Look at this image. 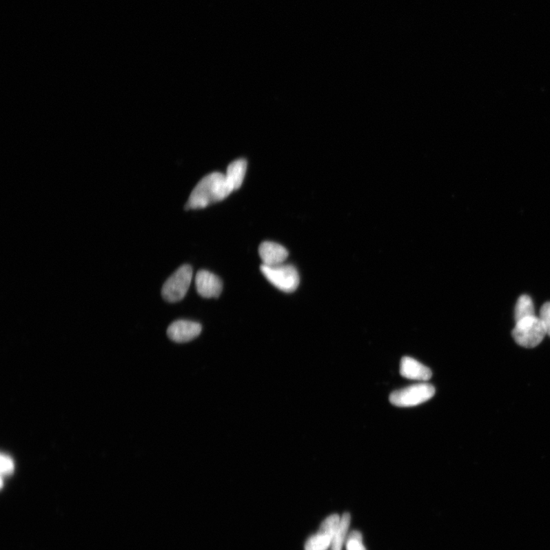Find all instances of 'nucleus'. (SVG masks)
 Instances as JSON below:
<instances>
[{
	"label": "nucleus",
	"mask_w": 550,
	"mask_h": 550,
	"mask_svg": "<svg viewBox=\"0 0 550 550\" xmlns=\"http://www.w3.org/2000/svg\"><path fill=\"white\" fill-rule=\"evenodd\" d=\"M540 318L544 324L547 335L550 336V302H547L542 306L540 312Z\"/></svg>",
	"instance_id": "obj_16"
},
{
	"label": "nucleus",
	"mask_w": 550,
	"mask_h": 550,
	"mask_svg": "<svg viewBox=\"0 0 550 550\" xmlns=\"http://www.w3.org/2000/svg\"><path fill=\"white\" fill-rule=\"evenodd\" d=\"M195 285L197 293L204 298L220 297L223 291V282L216 274L201 270L196 273Z\"/></svg>",
	"instance_id": "obj_8"
},
{
	"label": "nucleus",
	"mask_w": 550,
	"mask_h": 550,
	"mask_svg": "<svg viewBox=\"0 0 550 550\" xmlns=\"http://www.w3.org/2000/svg\"><path fill=\"white\" fill-rule=\"evenodd\" d=\"M1 474L3 476H10L14 471V462L12 458L7 455L2 454L1 458Z\"/></svg>",
	"instance_id": "obj_15"
},
{
	"label": "nucleus",
	"mask_w": 550,
	"mask_h": 550,
	"mask_svg": "<svg viewBox=\"0 0 550 550\" xmlns=\"http://www.w3.org/2000/svg\"><path fill=\"white\" fill-rule=\"evenodd\" d=\"M435 392V387L432 385L420 383L392 392L389 399L394 406L411 407L431 399Z\"/></svg>",
	"instance_id": "obj_5"
},
{
	"label": "nucleus",
	"mask_w": 550,
	"mask_h": 550,
	"mask_svg": "<svg viewBox=\"0 0 550 550\" xmlns=\"http://www.w3.org/2000/svg\"><path fill=\"white\" fill-rule=\"evenodd\" d=\"M350 520V514L345 513L340 520V526H338L332 545H331V550H342L344 540L349 530Z\"/></svg>",
	"instance_id": "obj_13"
},
{
	"label": "nucleus",
	"mask_w": 550,
	"mask_h": 550,
	"mask_svg": "<svg viewBox=\"0 0 550 550\" xmlns=\"http://www.w3.org/2000/svg\"><path fill=\"white\" fill-rule=\"evenodd\" d=\"M347 550H349V549H347Z\"/></svg>",
	"instance_id": "obj_17"
},
{
	"label": "nucleus",
	"mask_w": 550,
	"mask_h": 550,
	"mask_svg": "<svg viewBox=\"0 0 550 550\" xmlns=\"http://www.w3.org/2000/svg\"><path fill=\"white\" fill-rule=\"evenodd\" d=\"M258 253L263 265L275 266L284 264L288 257V251L283 245L273 242H264L260 245Z\"/></svg>",
	"instance_id": "obj_9"
},
{
	"label": "nucleus",
	"mask_w": 550,
	"mask_h": 550,
	"mask_svg": "<svg viewBox=\"0 0 550 550\" xmlns=\"http://www.w3.org/2000/svg\"><path fill=\"white\" fill-rule=\"evenodd\" d=\"M193 278V269L183 265L169 278L162 287L161 295L169 303H176L185 297Z\"/></svg>",
	"instance_id": "obj_4"
},
{
	"label": "nucleus",
	"mask_w": 550,
	"mask_h": 550,
	"mask_svg": "<svg viewBox=\"0 0 550 550\" xmlns=\"http://www.w3.org/2000/svg\"><path fill=\"white\" fill-rule=\"evenodd\" d=\"M547 335L544 323L540 317L533 316L516 323L512 331L513 340L522 347H537Z\"/></svg>",
	"instance_id": "obj_2"
},
{
	"label": "nucleus",
	"mask_w": 550,
	"mask_h": 550,
	"mask_svg": "<svg viewBox=\"0 0 550 550\" xmlns=\"http://www.w3.org/2000/svg\"><path fill=\"white\" fill-rule=\"evenodd\" d=\"M400 373L406 378L422 380V382H427L432 377V371L427 366L411 357H404L401 359Z\"/></svg>",
	"instance_id": "obj_10"
},
{
	"label": "nucleus",
	"mask_w": 550,
	"mask_h": 550,
	"mask_svg": "<svg viewBox=\"0 0 550 550\" xmlns=\"http://www.w3.org/2000/svg\"><path fill=\"white\" fill-rule=\"evenodd\" d=\"M261 272L272 285L281 292L292 293L297 290L299 286V273L292 265L281 264L275 266L262 265Z\"/></svg>",
	"instance_id": "obj_3"
},
{
	"label": "nucleus",
	"mask_w": 550,
	"mask_h": 550,
	"mask_svg": "<svg viewBox=\"0 0 550 550\" xmlns=\"http://www.w3.org/2000/svg\"><path fill=\"white\" fill-rule=\"evenodd\" d=\"M340 520L338 514H333L324 520L318 532L306 542L305 550H328L332 545Z\"/></svg>",
	"instance_id": "obj_6"
},
{
	"label": "nucleus",
	"mask_w": 550,
	"mask_h": 550,
	"mask_svg": "<svg viewBox=\"0 0 550 550\" xmlns=\"http://www.w3.org/2000/svg\"><path fill=\"white\" fill-rule=\"evenodd\" d=\"M238 190L227 174L211 173L204 177L189 197L186 210L205 208L211 204L221 202Z\"/></svg>",
	"instance_id": "obj_1"
},
{
	"label": "nucleus",
	"mask_w": 550,
	"mask_h": 550,
	"mask_svg": "<svg viewBox=\"0 0 550 550\" xmlns=\"http://www.w3.org/2000/svg\"><path fill=\"white\" fill-rule=\"evenodd\" d=\"M247 169V161L245 159H238L232 162L227 167V175L230 180L234 183L238 190L243 185Z\"/></svg>",
	"instance_id": "obj_11"
},
{
	"label": "nucleus",
	"mask_w": 550,
	"mask_h": 550,
	"mask_svg": "<svg viewBox=\"0 0 550 550\" xmlns=\"http://www.w3.org/2000/svg\"><path fill=\"white\" fill-rule=\"evenodd\" d=\"M202 327L199 323L180 320L168 327L167 335L175 343H188L201 334Z\"/></svg>",
	"instance_id": "obj_7"
},
{
	"label": "nucleus",
	"mask_w": 550,
	"mask_h": 550,
	"mask_svg": "<svg viewBox=\"0 0 550 550\" xmlns=\"http://www.w3.org/2000/svg\"><path fill=\"white\" fill-rule=\"evenodd\" d=\"M347 549L366 550L363 544L362 534L358 531H352L347 540Z\"/></svg>",
	"instance_id": "obj_14"
},
{
	"label": "nucleus",
	"mask_w": 550,
	"mask_h": 550,
	"mask_svg": "<svg viewBox=\"0 0 550 550\" xmlns=\"http://www.w3.org/2000/svg\"><path fill=\"white\" fill-rule=\"evenodd\" d=\"M533 316H535V309L531 298L526 294L520 296L514 309V318L516 323Z\"/></svg>",
	"instance_id": "obj_12"
}]
</instances>
